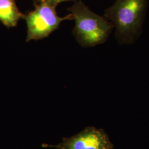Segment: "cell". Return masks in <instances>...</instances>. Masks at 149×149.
I'll return each instance as SVG.
<instances>
[{
  "label": "cell",
  "mask_w": 149,
  "mask_h": 149,
  "mask_svg": "<svg viewBox=\"0 0 149 149\" xmlns=\"http://www.w3.org/2000/svg\"><path fill=\"white\" fill-rule=\"evenodd\" d=\"M33 1L34 2L35 4H38V3H39L41 2H42L43 0H33Z\"/></svg>",
  "instance_id": "52a82bcc"
},
{
  "label": "cell",
  "mask_w": 149,
  "mask_h": 149,
  "mask_svg": "<svg viewBox=\"0 0 149 149\" xmlns=\"http://www.w3.org/2000/svg\"><path fill=\"white\" fill-rule=\"evenodd\" d=\"M79 1V0H43L42 1H44L51 6H53L54 7H56V6L61 2H66V1Z\"/></svg>",
  "instance_id": "8992f818"
},
{
  "label": "cell",
  "mask_w": 149,
  "mask_h": 149,
  "mask_svg": "<svg viewBox=\"0 0 149 149\" xmlns=\"http://www.w3.org/2000/svg\"><path fill=\"white\" fill-rule=\"evenodd\" d=\"M148 0H116L104 11L113 24L120 44H132L140 37L148 7Z\"/></svg>",
  "instance_id": "6da1fadb"
},
{
  "label": "cell",
  "mask_w": 149,
  "mask_h": 149,
  "mask_svg": "<svg viewBox=\"0 0 149 149\" xmlns=\"http://www.w3.org/2000/svg\"><path fill=\"white\" fill-rule=\"evenodd\" d=\"M24 16L19 11L15 0H0V22L6 27H16Z\"/></svg>",
  "instance_id": "5b68a950"
},
{
  "label": "cell",
  "mask_w": 149,
  "mask_h": 149,
  "mask_svg": "<svg viewBox=\"0 0 149 149\" xmlns=\"http://www.w3.org/2000/svg\"><path fill=\"white\" fill-rule=\"evenodd\" d=\"M43 148L56 149H113L114 145L106 132L94 127L85 128L74 136L63 138L62 142L56 145L43 144Z\"/></svg>",
  "instance_id": "277c9868"
},
{
  "label": "cell",
  "mask_w": 149,
  "mask_h": 149,
  "mask_svg": "<svg viewBox=\"0 0 149 149\" xmlns=\"http://www.w3.org/2000/svg\"><path fill=\"white\" fill-rule=\"evenodd\" d=\"M68 10L75 23L73 34L81 47H93L106 42L113 29L111 22L93 12L81 0Z\"/></svg>",
  "instance_id": "7a4b0ae2"
},
{
  "label": "cell",
  "mask_w": 149,
  "mask_h": 149,
  "mask_svg": "<svg viewBox=\"0 0 149 149\" xmlns=\"http://www.w3.org/2000/svg\"><path fill=\"white\" fill-rule=\"evenodd\" d=\"M27 34L26 42L37 40L48 36L59 27L61 22L73 20L71 13L64 17L57 15L56 7L42 1L36 5L35 9L24 15Z\"/></svg>",
  "instance_id": "3957f363"
}]
</instances>
